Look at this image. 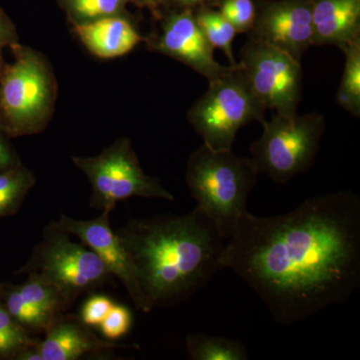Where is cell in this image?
Returning a JSON list of instances; mask_svg holds the SVG:
<instances>
[{"instance_id": "6da1fadb", "label": "cell", "mask_w": 360, "mask_h": 360, "mask_svg": "<svg viewBox=\"0 0 360 360\" xmlns=\"http://www.w3.org/2000/svg\"><path fill=\"white\" fill-rule=\"evenodd\" d=\"M224 246L231 269L264 302L274 321L291 326L360 286V198L350 191L314 196L276 217L246 212Z\"/></svg>"}, {"instance_id": "7a4b0ae2", "label": "cell", "mask_w": 360, "mask_h": 360, "mask_svg": "<svg viewBox=\"0 0 360 360\" xmlns=\"http://www.w3.org/2000/svg\"><path fill=\"white\" fill-rule=\"evenodd\" d=\"M151 310L195 295L222 269L225 239L205 214L130 219L116 231Z\"/></svg>"}, {"instance_id": "3957f363", "label": "cell", "mask_w": 360, "mask_h": 360, "mask_svg": "<svg viewBox=\"0 0 360 360\" xmlns=\"http://www.w3.org/2000/svg\"><path fill=\"white\" fill-rule=\"evenodd\" d=\"M258 174L251 158L234 155L232 149L213 150L202 144L189 156L186 180L195 208L224 239L231 238L248 212V196Z\"/></svg>"}, {"instance_id": "277c9868", "label": "cell", "mask_w": 360, "mask_h": 360, "mask_svg": "<svg viewBox=\"0 0 360 360\" xmlns=\"http://www.w3.org/2000/svg\"><path fill=\"white\" fill-rule=\"evenodd\" d=\"M11 49L13 60H0V123L11 139L39 134L56 110L58 82L41 52L20 42Z\"/></svg>"}, {"instance_id": "5b68a950", "label": "cell", "mask_w": 360, "mask_h": 360, "mask_svg": "<svg viewBox=\"0 0 360 360\" xmlns=\"http://www.w3.org/2000/svg\"><path fill=\"white\" fill-rule=\"evenodd\" d=\"M265 106L251 89L240 63L210 82L187 112V120L213 150H231L238 130L251 122H265Z\"/></svg>"}, {"instance_id": "8992f818", "label": "cell", "mask_w": 360, "mask_h": 360, "mask_svg": "<svg viewBox=\"0 0 360 360\" xmlns=\"http://www.w3.org/2000/svg\"><path fill=\"white\" fill-rule=\"evenodd\" d=\"M262 136L250 146L258 172L277 184H286L314 165L326 120L321 113L277 115L262 123Z\"/></svg>"}, {"instance_id": "52a82bcc", "label": "cell", "mask_w": 360, "mask_h": 360, "mask_svg": "<svg viewBox=\"0 0 360 360\" xmlns=\"http://www.w3.org/2000/svg\"><path fill=\"white\" fill-rule=\"evenodd\" d=\"M72 162L91 186L90 206L101 212H111L117 202L131 198L174 200L160 180L146 174L127 137L117 139L96 156H73Z\"/></svg>"}, {"instance_id": "ba28073f", "label": "cell", "mask_w": 360, "mask_h": 360, "mask_svg": "<svg viewBox=\"0 0 360 360\" xmlns=\"http://www.w3.org/2000/svg\"><path fill=\"white\" fill-rule=\"evenodd\" d=\"M23 270L52 284L68 305L82 293L101 288L112 276L94 251L71 240L70 233L53 224L44 229L42 240Z\"/></svg>"}, {"instance_id": "9c48e42d", "label": "cell", "mask_w": 360, "mask_h": 360, "mask_svg": "<svg viewBox=\"0 0 360 360\" xmlns=\"http://www.w3.org/2000/svg\"><path fill=\"white\" fill-rule=\"evenodd\" d=\"M246 79L265 108L277 115H295L302 96L300 61L264 40L250 37L241 51Z\"/></svg>"}, {"instance_id": "30bf717a", "label": "cell", "mask_w": 360, "mask_h": 360, "mask_svg": "<svg viewBox=\"0 0 360 360\" xmlns=\"http://www.w3.org/2000/svg\"><path fill=\"white\" fill-rule=\"evenodd\" d=\"M150 51L180 61L200 73L208 82L232 70L215 60L214 47L206 39L191 9L169 14L161 26L160 34L146 37Z\"/></svg>"}, {"instance_id": "8fae6325", "label": "cell", "mask_w": 360, "mask_h": 360, "mask_svg": "<svg viewBox=\"0 0 360 360\" xmlns=\"http://www.w3.org/2000/svg\"><path fill=\"white\" fill-rule=\"evenodd\" d=\"M110 214V212L104 210L96 219L89 220L75 219L61 214L58 221L52 224L70 236H77L84 245L94 251L110 270L111 276L117 277L127 288L135 309L148 314L151 309L142 295L129 252L120 236L111 229Z\"/></svg>"}, {"instance_id": "7c38bea8", "label": "cell", "mask_w": 360, "mask_h": 360, "mask_svg": "<svg viewBox=\"0 0 360 360\" xmlns=\"http://www.w3.org/2000/svg\"><path fill=\"white\" fill-rule=\"evenodd\" d=\"M250 37L302 60L314 40L311 0L269 2L255 15Z\"/></svg>"}, {"instance_id": "4fadbf2b", "label": "cell", "mask_w": 360, "mask_h": 360, "mask_svg": "<svg viewBox=\"0 0 360 360\" xmlns=\"http://www.w3.org/2000/svg\"><path fill=\"white\" fill-rule=\"evenodd\" d=\"M44 333V340L39 342L44 360H77L84 355H101L125 347L97 338L79 317L72 315H59Z\"/></svg>"}, {"instance_id": "5bb4252c", "label": "cell", "mask_w": 360, "mask_h": 360, "mask_svg": "<svg viewBox=\"0 0 360 360\" xmlns=\"http://www.w3.org/2000/svg\"><path fill=\"white\" fill-rule=\"evenodd\" d=\"M314 45L345 49L360 40V0H311Z\"/></svg>"}, {"instance_id": "9a60e30c", "label": "cell", "mask_w": 360, "mask_h": 360, "mask_svg": "<svg viewBox=\"0 0 360 360\" xmlns=\"http://www.w3.org/2000/svg\"><path fill=\"white\" fill-rule=\"evenodd\" d=\"M72 27L85 49L101 59L120 58L146 41L127 15L110 16Z\"/></svg>"}, {"instance_id": "2e32d148", "label": "cell", "mask_w": 360, "mask_h": 360, "mask_svg": "<svg viewBox=\"0 0 360 360\" xmlns=\"http://www.w3.org/2000/svg\"><path fill=\"white\" fill-rule=\"evenodd\" d=\"M186 345L189 359L193 360H248L245 345L239 340L205 333L186 336Z\"/></svg>"}, {"instance_id": "e0dca14e", "label": "cell", "mask_w": 360, "mask_h": 360, "mask_svg": "<svg viewBox=\"0 0 360 360\" xmlns=\"http://www.w3.org/2000/svg\"><path fill=\"white\" fill-rule=\"evenodd\" d=\"M34 186V174L22 163L0 170V217L15 212Z\"/></svg>"}, {"instance_id": "ac0fdd59", "label": "cell", "mask_w": 360, "mask_h": 360, "mask_svg": "<svg viewBox=\"0 0 360 360\" xmlns=\"http://www.w3.org/2000/svg\"><path fill=\"white\" fill-rule=\"evenodd\" d=\"M70 25H82L110 16L125 15L131 0H58Z\"/></svg>"}, {"instance_id": "d6986e66", "label": "cell", "mask_w": 360, "mask_h": 360, "mask_svg": "<svg viewBox=\"0 0 360 360\" xmlns=\"http://www.w3.org/2000/svg\"><path fill=\"white\" fill-rule=\"evenodd\" d=\"M18 288L25 300L53 321L70 307L52 284L37 274H28L27 281Z\"/></svg>"}, {"instance_id": "ffe728a7", "label": "cell", "mask_w": 360, "mask_h": 360, "mask_svg": "<svg viewBox=\"0 0 360 360\" xmlns=\"http://www.w3.org/2000/svg\"><path fill=\"white\" fill-rule=\"evenodd\" d=\"M347 56L338 92V103L348 112L360 115V40L343 49Z\"/></svg>"}, {"instance_id": "44dd1931", "label": "cell", "mask_w": 360, "mask_h": 360, "mask_svg": "<svg viewBox=\"0 0 360 360\" xmlns=\"http://www.w3.org/2000/svg\"><path fill=\"white\" fill-rule=\"evenodd\" d=\"M4 307L13 317L14 321L20 323L28 333H45L47 328L54 321L25 300L18 286L7 291Z\"/></svg>"}, {"instance_id": "7402d4cb", "label": "cell", "mask_w": 360, "mask_h": 360, "mask_svg": "<svg viewBox=\"0 0 360 360\" xmlns=\"http://www.w3.org/2000/svg\"><path fill=\"white\" fill-rule=\"evenodd\" d=\"M195 20L203 34L213 47L222 49L226 54L231 65H236L232 53V41L236 32L233 26L220 13L212 11H202L195 14Z\"/></svg>"}, {"instance_id": "603a6c76", "label": "cell", "mask_w": 360, "mask_h": 360, "mask_svg": "<svg viewBox=\"0 0 360 360\" xmlns=\"http://www.w3.org/2000/svg\"><path fill=\"white\" fill-rule=\"evenodd\" d=\"M40 341L33 340L28 331L14 321L13 317L0 304V355L18 357L23 350L35 347Z\"/></svg>"}, {"instance_id": "cb8c5ba5", "label": "cell", "mask_w": 360, "mask_h": 360, "mask_svg": "<svg viewBox=\"0 0 360 360\" xmlns=\"http://www.w3.org/2000/svg\"><path fill=\"white\" fill-rule=\"evenodd\" d=\"M220 13L238 33L250 32L257 15L251 0H224Z\"/></svg>"}, {"instance_id": "d4e9b609", "label": "cell", "mask_w": 360, "mask_h": 360, "mask_svg": "<svg viewBox=\"0 0 360 360\" xmlns=\"http://www.w3.org/2000/svg\"><path fill=\"white\" fill-rule=\"evenodd\" d=\"M131 326V311L124 305L115 303L99 328L106 340L113 341L120 340L127 335Z\"/></svg>"}, {"instance_id": "484cf974", "label": "cell", "mask_w": 360, "mask_h": 360, "mask_svg": "<svg viewBox=\"0 0 360 360\" xmlns=\"http://www.w3.org/2000/svg\"><path fill=\"white\" fill-rule=\"evenodd\" d=\"M115 302L105 295H92L82 305L80 321L87 326H99Z\"/></svg>"}, {"instance_id": "4316f807", "label": "cell", "mask_w": 360, "mask_h": 360, "mask_svg": "<svg viewBox=\"0 0 360 360\" xmlns=\"http://www.w3.org/2000/svg\"><path fill=\"white\" fill-rule=\"evenodd\" d=\"M20 42L16 25L6 11L0 7V60L2 58V51L6 49H11L13 45Z\"/></svg>"}, {"instance_id": "83f0119b", "label": "cell", "mask_w": 360, "mask_h": 360, "mask_svg": "<svg viewBox=\"0 0 360 360\" xmlns=\"http://www.w3.org/2000/svg\"><path fill=\"white\" fill-rule=\"evenodd\" d=\"M9 139L11 137L6 134L0 123V170L21 165L20 158L11 146Z\"/></svg>"}, {"instance_id": "f1b7e54d", "label": "cell", "mask_w": 360, "mask_h": 360, "mask_svg": "<svg viewBox=\"0 0 360 360\" xmlns=\"http://www.w3.org/2000/svg\"><path fill=\"white\" fill-rule=\"evenodd\" d=\"M168 0H131V2L139 6L148 7L150 11H156L158 7L162 6L163 4Z\"/></svg>"}, {"instance_id": "f546056e", "label": "cell", "mask_w": 360, "mask_h": 360, "mask_svg": "<svg viewBox=\"0 0 360 360\" xmlns=\"http://www.w3.org/2000/svg\"><path fill=\"white\" fill-rule=\"evenodd\" d=\"M172 1H174L175 4H179L180 6L191 7L205 4V1H210V0H172Z\"/></svg>"}]
</instances>
